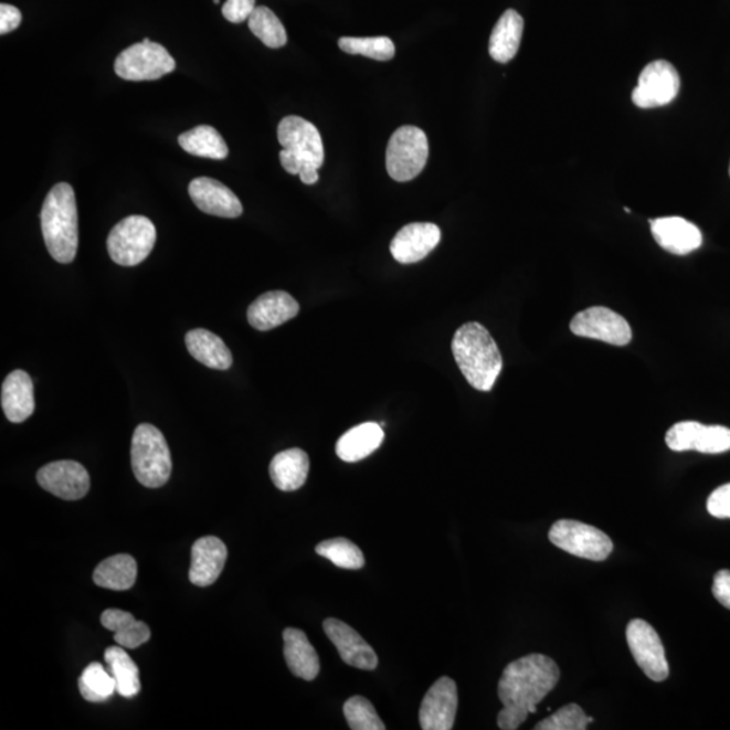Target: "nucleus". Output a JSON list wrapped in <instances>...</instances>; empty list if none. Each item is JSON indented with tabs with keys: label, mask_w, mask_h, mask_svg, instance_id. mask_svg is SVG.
Wrapping results in <instances>:
<instances>
[{
	"label": "nucleus",
	"mask_w": 730,
	"mask_h": 730,
	"mask_svg": "<svg viewBox=\"0 0 730 730\" xmlns=\"http://www.w3.org/2000/svg\"><path fill=\"white\" fill-rule=\"evenodd\" d=\"M626 639L631 653L643 673L650 680L668 678L669 667L665 647L653 626L644 620H632L626 627Z\"/></svg>",
	"instance_id": "11"
},
{
	"label": "nucleus",
	"mask_w": 730,
	"mask_h": 730,
	"mask_svg": "<svg viewBox=\"0 0 730 730\" xmlns=\"http://www.w3.org/2000/svg\"><path fill=\"white\" fill-rule=\"evenodd\" d=\"M342 52L363 54L366 57L389 62L395 56V45L389 38H342L339 41Z\"/></svg>",
	"instance_id": "34"
},
{
	"label": "nucleus",
	"mask_w": 730,
	"mask_h": 730,
	"mask_svg": "<svg viewBox=\"0 0 730 730\" xmlns=\"http://www.w3.org/2000/svg\"><path fill=\"white\" fill-rule=\"evenodd\" d=\"M594 722L593 717H589L584 713L581 706L576 703H570L564 706L553 713L546 718V720L540 721L535 727L536 730H584L588 729L589 723Z\"/></svg>",
	"instance_id": "36"
},
{
	"label": "nucleus",
	"mask_w": 730,
	"mask_h": 730,
	"mask_svg": "<svg viewBox=\"0 0 730 730\" xmlns=\"http://www.w3.org/2000/svg\"><path fill=\"white\" fill-rule=\"evenodd\" d=\"M324 631L347 665L366 671H372L378 667L375 649L353 627L340 620L328 618L324 621Z\"/></svg>",
	"instance_id": "16"
},
{
	"label": "nucleus",
	"mask_w": 730,
	"mask_h": 730,
	"mask_svg": "<svg viewBox=\"0 0 730 730\" xmlns=\"http://www.w3.org/2000/svg\"><path fill=\"white\" fill-rule=\"evenodd\" d=\"M186 347L199 363L225 371L233 364V355L221 337L207 329L190 330L186 335Z\"/></svg>",
	"instance_id": "24"
},
{
	"label": "nucleus",
	"mask_w": 730,
	"mask_h": 730,
	"mask_svg": "<svg viewBox=\"0 0 730 730\" xmlns=\"http://www.w3.org/2000/svg\"><path fill=\"white\" fill-rule=\"evenodd\" d=\"M697 452L718 455L730 451V430L721 425H703L696 444Z\"/></svg>",
	"instance_id": "38"
},
{
	"label": "nucleus",
	"mask_w": 730,
	"mask_h": 730,
	"mask_svg": "<svg viewBox=\"0 0 730 730\" xmlns=\"http://www.w3.org/2000/svg\"><path fill=\"white\" fill-rule=\"evenodd\" d=\"M228 548L219 537H202L191 549L190 582L199 588L215 583L225 567Z\"/></svg>",
	"instance_id": "18"
},
{
	"label": "nucleus",
	"mask_w": 730,
	"mask_h": 730,
	"mask_svg": "<svg viewBox=\"0 0 730 730\" xmlns=\"http://www.w3.org/2000/svg\"><path fill=\"white\" fill-rule=\"evenodd\" d=\"M299 177L305 184H316L318 182V170L316 167L304 166L301 167Z\"/></svg>",
	"instance_id": "44"
},
{
	"label": "nucleus",
	"mask_w": 730,
	"mask_h": 730,
	"mask_svg": "<svg viewBox=\"0 0 730 730\" xmlns=\"http://www.w3.org/2000/svg\"><path fill=\"white\" fill-rule=\"evenodd\" d=\"M2 409L6 417L14 424H21L34 413V385L25 371H13L4 379Z\"/></svg>",
	"instance_id": "21"
},
{
	"label": "nucleus",
	"mask_w": 730,
	"mask_h": 730,
	"mask_svg": "<svg viewBox=\"0 0 730 730\" xmlns=\"http://www.w3.org/2000/svg\"><path fill=\"white\" fill-rule=\"evenodd\" d=\"M100 623L107 631L114 633V639L120 647L136 649L148 643L150 631L142 621H137L133 614L119 609H107L100 615Z\"/></svg>",
	"instance_id": "27"
},
{
	"label": "nucleus",
	"mask_w": 730,
	"mask_h": 730,
	"mask_svg": "<svg viewBox=\"0 0 730 730\" xmlns=\"http://www.w3.org/2000/svg\"><path fill=\"white\" fill-rule=\"evenodd\" d=\"M680 88L678 71L666 60L648 64L633 89L632 100L639 108H655L671 104Z\"/></svg>",
	"instance_id": "9"
},
{
	"label": "nucleus",
	"mask_w": 730,
	"mask_h": 730,
	"mask_svg": "<svg viewBox=\"0 0 730 730\" xmlns=\"http://www.w3.org/2000/svg\"><path fill=\"white\" fill-rule=\"evenodd\" d=\"M137 581V561L130 554L120 553L108 558L96 567L94 582L96 586L125 591L135 586Z\"/></svg>",
	"instance_id": "28"
},
{
	"label": "nucleus",
	"mask_w": 730,
	"mask_h": 730,
	"mask_svg": "<svg viewBox=\"0 0 730 730\" xmlns=\"http://www.w3.org/2000/svg\"><path fill=\"white\" fill-rule=\"evenodd\" d=\"M178 141L187 154L198 157L223 160L229 155L228 145L219 130L208 125L197 126V128L183 133L179 136Z\"/></svg>",
	"instance_id": "29"
},
{
	"label": "nucleus",
	"mask_w": 730,
	"mask_h": 730,
	"mask_svg": "<svg viewBox=\"0 0 730 730\" xmlns=\"http://www.w3.org/2000/svg\"><path fill=\"white\" fill-rule=\"evenodd\" d=\"M343 716L352 730H384L385 726L367 698L356 696L343 705Z\"/></svg>",
	"instance_id": "35"
},
{
	"label": "nucleus",
	"mask_w": 730,
	"mask_h": 730,
	"mask_svg": "<svg viewBox=\"0 0 730 730\" xmlns=\"http://www.w3.org/2000/svg\"><path fill=\"white\" fill-rule=\"evenodd\" d=\"M78 690L88 702H105L117 692V684L112 673L100 663H92L78 678Z\"/></svg>",
	"instance_id": "31"
},
{
	"label": "nucleus",
	"mask_w": 730,
	"mask_h": 730,
	"mask_svg": "<svg viewBox=\"0 0 730 730\" xmlns=\"http://www.w3.org/2000/svg\"><path fill=\"white\" fill-rule=\"evenodd\" d=\"M560 679V669L551 657L532 654L511 662L505 668L498 685V696L504 709L498 715V727L516 730L529 715L537 711V705L544 699Z\"/></svg>",
	"instance_id": "1"
},
{
	"label": "nucleus",
	"mask_w": 730,
	"mask_h": 730,
	"mask_svg": "<svg viewBox=\"0 0 730 730\" xmlns=\"http://www.w3.org/2000/svg\"><path fill=\"white\" fill-rule=\"evenodd\" d=\"M708 511L716 518H730V483L710 494Z\"/></svg>",
	"instance_id": "40"
},
{
	"label": "nucleus",
	"mask_w": 730,
	"mask_h": 730,
	"mask_svg": "<svg viewBox=\"0 0 730 730\" xmlns=\"http://www.w3.org/2000/svg\"><path fill=\"white\" fill-rule=\"evenodd\" d=\"M189 194L203 213L222 219H237L243 214V204L237 195L219 180L197 178L189 186Z\"/></svg>",
	"instance_id": "17"
},
{
	"label": "nucleus",
	"mask_w": 730,
	"mask_h": 730,
	"mask_svg": "<svg viewBox=\"0 0 730 730\" xmlns=\"http://www.w3.org/2000/svg\"><path fill=\"white\" fill-rule=\"evenodd\" d=\"M251 32L271 50L285 46L287 44V33L285 27L273 10L258 6L253 11L248 20Z\"/></svg>",
	"instance_id": "32"
},
{
	"label": "nucleus",
	"mask_w": 730,
	"mask_h": 730,
	"mask_svg": "<svg viewBox=\"0 0 730 730\" xmlns=\"http://www.w3.org/2000/svg\"><path fill=\"white\" fill-rule=\"evenodd\" d=\"M711 590H713L716 600L730 611V571H718Z\"/></svg>",
	"instance_id": "42"
},
{
	"label": "nucleus",
	"mask_w": 730,
	"mask_h": 730,
	"mask_svg": "<svg viewBox=\"0 0 730 730\" xmlns=\"http://www.w3.org/2000/svg\"><path fill=\"white\" fill-rule=\"evenodd\" d=\"M458 696L454 679L440 678L425 694L420 708V726L424 730L454 729Z\"/></svg>",
	"instance_id": "13"
},
{
	"label": "nucleus",
	"mask_w": 730,
	"mask_h": 730,
	"mask_svg": "<svg viewBox=\"0 0 730 730\" xmlns=\"http://www.w3.org/2000/svg\"><path fill=\"white\" fill-rule=\"evenodd\" d=\"M256 9V0H226L222 6V15L229 22L241 23L250 20Z\"/></svg>",
	"instance_id": "39"
},
{
	"label": "nucleus",
	"mask_w": 730,
	"mask_h": 730,
	"mask_svg": "<svg viewBox=\"0 0 730 730\" xmlns=\"http://www.w3.org/2000/svg\"><path fill=\"white\" fill-rule=\"evenodd\" d=\"M703 424L696 421H684L675 424L666 434V444L674 452L696 449L699 432Z\"/></svg>",
	"instance_id": "37"
},
{
	"label": "nucleus",
	"mask_w": 730,
	"mask_h": 730,
	"mask_svg": "<svg viewBox=\"0 0 730 730\" xmlns=\"http://www.w3.org/2000/svg\"><path fill=\"white\" fill-rule=\"evenodd\" d=\"M309 470V456L299 448L281 452L269 466L271 479L282 491L299 490L305 485Z\"/></svg>",
	"instance_id": "23"
},
{
	"label": "nucleus",
	"mask_w": 730,
	"mask_h": 730,
	"mask_svg": "<svg viewBox=\"0 0 730 730\" xmlns=\"http://www.w3.org/2000/svg\"><path fill=\"white\" fill-rule=\"evenodd\" d=\"M22 22L21 11L14 6L0 4V34L4 35L20 28Z\"/></svg>",
	"instance_id": "41"
},
{
	"label": "nucleus",
	"mask_w": 730,
	"mask_h": 730,
	"mask_svg": "<svg viewBox=\"0 0 730 730\" xmlns=\"http://www.w3.org/2000/svg\"><path fill=\"white\" fill-rule=\"evenodd\" d=\"M174 66L177 63L165 46L145 39L119 53L114 71L125 81L144 82L171 74Z\"/></svg>",
	"instance_id": "7"
},
{
	"label": "nucleus",
	"mask_w": 730,
	"mask_h": 730,
	"mask_svg": "<svg viewBox=\"0 0 730 730\" xmlns=\"http://www.w3.org/2000/svg\"><path fill=\"white\" fill-rule=\"evenodd\" d=\"M105 662L108 671L112 673L117 684V692L120 697L133 698L141 690L140 671L124 647H110L106 649Z\"/></svg>",
	"instance_id": "30"
},
{
	"label": "nucleus",
	"mask_w": 730,
	"mask_h": 730,
	"mask_svg": "<svg viewBox=\"0 0 730 730\" xmlns=\"http://www.w3.org/2000/svg\"><path fill=\"white\" fill-rule=\"evenodd\" d=\"M277 138L283 149L289 150L304 166L322 167L325 160L324 142L318 129L309 120L297 116L282 119L277 128Z\"/></svg>",
	"instance_id": "12"
},
{
	"label": "nucleus",
	"mask_w": 730,
	"mask_h": 730,
	"mask_svg": "<svg viewBox=\"0 0 730 730\" xmlns=\"http://www.w3.org/2000/svg\"><path fill=\"white\" fill-rule=\"evenodd\" d=\"M729 174H730V167H729Z\"/></svg>",
	"instance_id": "45"
},
{
	"label": "nucleus",
	"mask_w": 730,
	"mask_h": 730,
	"mask_svg": "<svg viewBox=\"0 0 730 730\" xmlns=\"http://www.w3.org/2000/svg\"><path fill=\"white\" fill-rule=\"evenodd\" d=\"M316 552L343 570H360L366 564L361 549L347 539H331L318 544Z\"/></svg>",
	"instance_id": "33"
},
{
	"label": "nucleus",
	"mask_w": 730,
	"mask_h": 730,
	"mask_svg": "<svg viewBox=\"0 0 730 730\" xmlns=\"http://www.w3.org/2000/svg\"><path fill=\"white\" fill-rule=\"evenodd\" d=\"M286 663L295 677L310 681L318 677L319 657L304 631L287 627L283 632Z\"/></svg>",
	"instance_id": "22"
},
{
	"label": "nucleus",
	"mask_w": 730,
	"mask_h": 730,
	"mask_svg": "<svg viewBox=\"0 0 730 730\" xmlns=\"http://www.w3.org/2000/svg\"><path fill=\"white\" fill-rule=\"evenodd\" d=\"M157 233L154 222L144 215H130L113 228L107 239L112 261L124 267H135L152 252Z\"/></svg>",
	"instance_id": "5"
},
{
	"label": "nucleus",
	"mask_w": 730,
	"mask_h": 730,
	"mask_svg": "<svg viewBox=\"0 0 730 730\" xmlns=\"http://www.w3.org/2000/svg\"><path fill=\"white\" fill-rule=\"evenodd\" d=\"M430 157V142L424 130L402 126L391 136L385 152V167L396 182H410L424 170Z\"/></svg>",
	"instance_id": "6"
},
{
	"label": "nucleus",
	"mask_w": 730,
	"mask_h": 730,
	"mask_svg": "<svg viewBox=\"0 0 730 730\" xmlns=\"http://www.w3.org/2000/svg\"><path fill=\"white\" fill-rule=\"evenodd\" d=\"M131 468L138 482L159 488L171 478L172 461L167 440L156 426L141 424L131 440Z\"/></svg>",
	"instance_id": "4"
},
{
	"label": "nucleus",
	"mask_w": 730,
	"mask_h": 730,
	"mask_svg": "<svg viewBox=\"0 0 730 730\" xmlns=\"http://www.w3.org/2000/svg\"><path fill=\"white\" fill-rule=\"evenodd\" d=\"M458 370L475 390L491 391L504 361L497 342L479 322H468L458 328L452 341Z\"/></svg>",
	"instance_id": "2"
},
{
	"label": "nucleus",
	"mask_w": 730,
	"mask_h": 730,
	"mask_svg": "<svg viewBox=\"0 0 730 730\" xmlns=\"http://www.w3.org/2000/svg\"><path fill=\"white\" fill-rule=\"evenodd\" d=\"M41 229L47 252L57 263L75 261L78 246V222L75 191L59 183L47 194L41 210Z\"/></svg>",
	"instance_id": "3"
},
{
	"label": "nucleus",
	"mask_w": 730,
	"mask_h": 730,
	"mask_svg": "<svg viewBox=\"0 0 730 730\" xmlns=\"http://www.w3.org/2000/svg\"><path fill=\"white\" fill-rule=\"evenodd\" d=\"M548 536L553 546L578 558L602 561L613 552L611 537L588 523L560 520L553 523Z\"/></svg>",
	"instance_id": "8"
},
{
	"label": "nucleus",
	"mask_w": 730,
	"mask_h": 730,
	"mask_svg": "<svg viewBox=\"0 0 730 730\" xmlns=\"http://www.w3.org/2000/svg\"><path fill=\"white\" fill-rule=\"evenodd\" d=\"M523 32V20L516 10L505 11L494 28L488 52L498 63H509L520 50Z\"/></svg>",
	"instance_id": "26"
},
{
	"label": "nucleus",
	"mask_w": 730,
	"mask_h": 730,
	"mask_svg": "<svg viewBox=\"0 0 730 730\" xmlns=\"http://www.w3.org/2000/svg\"><path fill=\"white\" fill-rule=\"evenodd\" d=\"M39 485L60 499L78 500L89 491V475L81 463L72 461L46 464L38 473Z\"/></svg>",
	"instance_id": "14"
},
{
	"label": "nucleus",
	"mask_w": 730,
	"mask_h": 730,
	"mask_svg": "<svg viewBox=\"0 0 730 730\" xmlns=\"http://www.w3.org/2000/svg\"><path fill=\"white\" fill-rule=\"evenodd\" d=\"M656 243L674 255L685 256L702 245V233L694 223L680 216L650 221Z\"/></svg>",
	"instance_id": "19"
},
{
	"label": "nucleus",
	"mask_w": 730,
	"mask_h": 730,
	"mask_svg": "<svg viewBox=\"0 0 730 730\" xmlns=\"http://www.w3.org/2000/svg\"><path fill=\"white\" fill-rule=\"evenodd\" d=\"M299 314V304L286 292H269L250 306L248 321L261 331L273 330Z\"/></svg>",
	"instance_id": "20"
},
{
	"label": "nucleus",
	"mask_w": 730,
	"mask_h": 730,
	"mask_svg": "<svg viewBox=\"0 0 730 730\" xmlns=\"http://www.w3.org/2000/svg\"><path fill=\"white\" fill-rule=\"evenodd\" d=\"M572 334L584 339L600 340L615 347H625L632 340L631 325L607 307H590L578 313L570 324Z\"/></svg>",
	"instance_id": "10"
},
{
	"label": "nucleus",
	"mask_w": 730,
	"mask_h": 730,
	"mask_svg": "<svg viewBox=\"0 0 730 730\" xmlns=\"http://www.w3.org/2000/svg\"><path fill=\"white\" fill-rule=\"evenodd\" d=\"M281 162L283 168L292 174H299L301 167H304L298 157L287 149L281 150Z\"/></svg>",
	"instance_id": "43"
},
{
	"label": "nucleus",
	"mask_w": 730,
	"mask_h": 730,
	"mask_svg": "<svg viewBox=\"0 0 730 730\" xmlns=\"http://www.w3.org/2000/svg\"><path fill=\"white\" fill-rule=\"evenodd\" d=\"M383 440L382 426L377 422H366L343 434L336 445V452L342 462H360L373 454L382 445Z\"/></svg>",
	"instance_id": "25"
},
{
	"label": "nucleus",
	"mask_w": 730,
	"mask_h": 730,
	"mask_svg": "<svg viewBox=\"0 0 730 730\" xmlns=\"http://www.w3.org/2000/svg\"><path fill=\"white\" fill-rule=\"evenodd\" d=\"M442 241V231L431 222H414L401 229L391 241L392 257L401 264H414L430 255Z\"/></svg>",
	"instance_id": "15"
}]
</instances>
